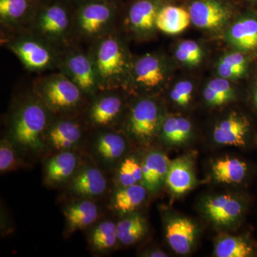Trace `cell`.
Listing matches in <instances>:
<instances>
[{
    "mask_svg": "<svg viewBox=\"0 0 257 257\" xmlns=\"http://www.w3.org/2000/svg\"><path fill=\"white\" fill-rule=\"evenodd\" d=\"M193 89L194 86L190 81H181L171 91V99L179 106H187L192 99Z\"/></svg>",
    "mask_w": 257,
    "mask_h": 257,
    "instance_id": "cell-36",
    "label": "cell"
},
{
    "mask_svg": "<svg viewBox=\"0 0 257 257\" xmlns=\"http://www.w3.org/2000/svg\"><path fill=\"white\" fill-rule=\"evenodd\" d=\"M146 197V189L141 184L123 187L115 194L113 206L120 212H130L141 205Z\"/></svg>",
    "mask_w": 257,
    "mask_h": 257,
    "instance_id": "cell-27",
    "label": "cell"
},
{
    "mask_svg": "<svg viewBox=\"0 0 257 257\" xmlns=\"http://www.w3.org/2000/svg\"><path fill=\"white\" fill-rule=\"evenodd\" d=\"M209 105L221 106L234 98V91L227 79L215 78L208 83L203 92Z\"/></svg>",
    "mask_w": 257,
    "mask_h": 257,
    "instance_id": "cell-32",
    "label": "cell"
},
{
    "mask_svg": "<svg viewBox=\"0 0 257 257\" xmlns=\"http://www.w3.org/2000/svg\"><path fill=\"white\" fill-rule=\"evenodd\" d=\"M147 256L152 257H163L167 256V255H166V253L163 252V251H160V250H157V251H153L149 253V255H147Z\"/></svg>",
    "mask_w": 257,
    "mask_h": 257,
    "instance_id": "cell-38",
    "label": "cell"
},
{
    "mask_svg": "<svg viewBox=\"0 0 257 257\" xmlns=\"http://www.w3.org/2000/svg\"><path fill=\"white\" fill-rule=\"evenodd\" d=\"M117 241L116 224L111 221L99 223L92 229L89 236L91 246L98 251H106L111 249Z\"/></svg>",
    "mask_w": 257,
    "mask_h": 257,
    "instance_id": "cell-30",
    "label": "cell"
},
{
    "mask_svg": "<svg viewBox=\"0 0 257 257\" xmlns=\"http://www.w3.org/2000/svg\"><path fill=\"white\" fill-rule=\"evenodd\" d=\"M123 124L125 131L132 138L141 143H148L162 127L160 105L150 96L140 98L133 103Z\"/></svg>",
    "mask_w": 257,
    "mask_h": 257,
    "instance_id": "cell-9",
    "label": "cell"
},
{
    "mask_svg": "<svg viewBox=\"0 0 257 257\" xmlns=\"http://www.w3.org/2000/svg\"><path fill=\"white\" fill-rule=\"evenodd\" d=\"M248 68L247 59L239 52H230L223 56L217 65L220 77L236 79L242 77Z\"/></svg>",
    "mask_w": 257,
    "mask_h": 257,
    "instance_id": "cell-31",
    "label": "cell"
},
{
    "mask_svg": "<svg viewBox=\"0 0 257 257\" xmlns=\"http://www.w3.org/2000/svg\"><path fill=\"white\" fill-rule=\"evenodd\" d=\"M191 21L199 28L214 30L223 28L230 19L229 10L215 0H197L189 7Z\"/></svg>",
    "mask_w": 257,
    "mask_h": 257,
    "instance_id": "cell-14",
    "label": "cell"
},
{
    "mask_svg": "<svg viewBox=\"0 0 257 257\" xmlns=\"http://www.w3.org/2000/svg\"><path fill=\"white\" fill-rule=\"evenodd\" d=\"M203 54L202 47L193 40L180 42L175 51L176 58L182 63L191 67L200 64Z\"/></svg>",
    "mask_w": 257,
    "mask_h": 257,
    "instance_id": "cell-34",
    "label": "cell"
},
{
    "mask_svg": "<svg viewBox=\"0 0 257 257\" xmlns=\"http://www.w3.org/2000/svg\"><path fill=\"white\" fill-rule=\"evenodd\" d=\"M226 42L240 51L257 50V18L251 15L242 17L226 32Z\"/></svg>",
    "mask_w": 257,
    "mask_h": 257,
    "instance_id": "cell-16",
    "label": "cell"
},
{
    "mask_svg": "<svg viewBox=\"0 0 257 257\" xmlns=\"http://www.w3.org/2000/svg\"><path fill=\"white\" fill-rule=\"evenodd\" d=\"M67 1L69 4L71 5H73V6L76 7L77 5L82 4V3H87V2L92 1V0H65Z\"/></svg>",
    "mask_w": 257,
    "mask_h": 257,
    "instance_id": "cell-39",
    "label": "cell"
},
{
    "mask_svg": "<svg viewBox=\"0 0 257 257\" xmlns=\"http://www.w3.org/2000/svg\"><path fill=\"white\" fill-rule=\"evenodd\" d=\"M162 0H138L128 8L124 25L138 38H147L157 30V15Z\"/></svg>",
    "mask_w": 257,
    "mask_h": 257,
    "instance_id": "cell-13",
    "label": "cell"
},
{
    "mask_svg": "<svg viewBox=\"0 0 257 257\" xmlns=\"http://www.w3.org/2000/svg\"><path fill=\"white\" fill-rule=\"evenodd\" d=\"M206 214L211 221L219 225H229L239 219L243 206L236 198L224 194L211 198L204 207Z\"/></svg>",
    "mask_w": 257,
    "mask_h": 257,
    "instance_id": "cell-15",
    "label": "cell"
},
{
    "mask_svg": "<svg viewBox=\"0 0 257 257\" xmlns=\"http://www.w3.org/2000/svg\"><path fill=\"white\" fill-rule=\"evenodd\" d=\"M70 6L65 0H43L28 30L61 50L74 45Z\"/></svg>",
    "mask_w": 257,
    "mask_h": 257,
    "instance_id": "cell-5",
    "label": "cell"
},
{
    "mask_svg": "<svg viewBox=\"0 0 257 257\" xmlns=\"http://www.w3.org/2000/svg\"><path fill=\"white\" fill-rule=\"evenodd\" d=\"M2 32V44L29 72L42 74L57 70L63 50L28 30Z\"/></svg>",
    "mask_w": 257,
    "mask_h": 257,
    "instance_id": "cell-3",
    "label": "cell"
},
{
    "mask_svg": "<svg viewBox=\"0 0 257 257\" xmlns=\"http://www.w3.org/2000/svg\"><path fill=\"white\" fill-rule=\"evenodd\" d=\"M190 22V15L187 10L173 5H162L157 17V30L176 35L188 28Z\"/></svg>",
    "mask_w": 257,
    "mask_h": 257,
    "instance_id": "cell-23",
    "label": "cell"
},
{
    "mask_svg": "<svg viewBox=\"0 0 257 257\" xmlns=\"http://www.w3.org/2000/svg\"><path fill=\"white\" fill-rule=\"evenodd\" d=\"M84 121L74 116H54L45 134V142L58 151H67L78 145L84 135Z\"/></svg>",
    "mask_w": 257,
    "mask_h": 257,
    "instance_id": "cell-10",
    "label": "cell"
},
{
    "mask_svg": "<svg viewBox=\"0 0 257 257\" xmlns=\"http://www.w3.org/2000/svg\"><path fill=\"white\" fill-rule=\"evenodd\" d=\"M10 140H2L0 143V172L1 174L12 172L20 166L18 155Z\"/></svg>",
    "mask_w": 257,
    "mask_h": 257,
    "instance_id": "cell-35",
    "label": "cell"
},
{
    "mask_svg": "<svg viewBox=\"0 0 257 257\" xmlns=\"http://www.w3.org/2000/svg\"><path fill=\"white\" fill-rule=\"evenodd\" d=\"M218 257H249L254 255V248L247 240L238 236H226L216 243Z\"/></svg>",
    "mask_w": 257,
    "mask_h": 257,
    "instance_id": "cell-29",
    "label": "cell"
},
{
    "mask_svg": "<svg viewBox=\"0 0 257 257\" xmlns=\"http://www.w3.org/2000/svg\"><path fill=\"white\" fill-rule=\"evenodd\" d=\"M88 51L101 91L128 89L133 60L116 30L92 42Z\"/></svg>",
    "mask_w": 257,
    "mask_h": 257,
    "instance_id": "cell-1",
    "label": "cell"
},
{
    "mask_svg": "<svg viewBox=\"0 0 257 257\" xmlns=\"http://www.w3.org/2000/svg\"><path fill=\"white\" fill-rule=\"evenodd\" d=\"M118 181L122 187H128L138 184L134 177L132 157L126 158L120 165L118 172Z\"/></svg>",
    "mask_w": 257,
    "mask_h": 257,
    "instance_id": "cell-37",
    "label": "cell"
},
{
    "mask_svg": "<svg viewBox=\"0 0 257 257\" xmlns=\"http://www.w3.org/2000/svg\"><path fill=\"white\" fill-rule=\"evenodd\" d=\"M78 165V157L69 150L52 157L45 166V180L50 184L63 183L73 176Z\"/></svg>",
    "mask_w": 257,
    "mask_h": 257,
    "instance_id": "cell-21",
    "label": "cell"
},
{
    "mask_svg": "<svg viewBox=\"0 0 257 257\" xmlns=\"http://www.w3.org/2000/svg\"><path fill=\"white\" fill-rule=\"evenodd\" d=\"M69 186L72 192L76 195L94 197L104 194L107 187V182L99 169L88 166L73 176Z\"/></svg>",
    "mask_w": 257,
    "mask_h": 257,
    "instance_id": "cell-18",
    "label": "cell"
},
{
    "mask_svg": "<svg viewBox=\"0 0 257 257\" xmlns=\"http://www.w3.org/2000/svg\"><path fill=\"white\" fill-rule=\"evenodd\" d=\"M196 231L195 225L190 219L177 217L167 223L166 237L176 253L186 254L192 249Z\"/></svg>",
    "mask_w": 257,
    "mask_h": 257,
    "instance_id": "cell-17",
    "label": "cell"
},
{
    "mask_svg": "<svg viewBox=\"0 0 257 257\" xmlns=\"http://www.w3.org/2000/svg\"><path fill=\"white\" fill-rule=\"evenodd\" d=\"M248 128L247 120L232 113L216 125L213 136L216 143L220 145L241 147L246 144Z\"/></svg>",
    "mask_w": 257,
    "mask_h": 257,
    "instance_id": "cell-19",
    "label": "cell"
},
{
    "mask_svg": "<svg viewBox=\"0 0 257 257\" xmlns=\"http://www.w3.org/2000/svg\"><path fill=\"white\" fill-rule=\"evenodd\" d=\"M94 139V152L103 162L113 164L117 162L126 150V140L113 128L97 130Z\"/></svg>",
    "mask_w": 257,
    "mask_h": 257,
    "instance_id": "cell-20",
    "label": "cell"
},
{
    "mask_svg": "<svg viewBox=\"0 0 257 257\" xmlns=\"http://www.w3.org/2000/svg\"><path fill=\"white\" fill-rule=\"evenodd\" d=\"M98 215L97 206L89 199L69 204L64 210L67 227L71 232L90 226L97 219Z\"/></svg>",
    "mask_w": 257,
    "mask_h": 257,
    "instance_id": "cell-22",
    "label": "cell"
},
{
    "mask_svg": "<svg viewBox=\"0 0 257 257\" xmlns=\"http://www.w3.org/2000/svg\"><path fill=\"white\" fill-rule=\"evenodd\" d=\"M54 115L33 92L20 98L9 119L10 138L26 151H37L43 147L45 134Z\"/></svg>",
    "mask_w": 257,
    "mask_h": 257,
    "instance_id": "cell-2",
    "label": "cell"
},
{
    "mask_svg": "<svg viewBox=\"0 0 257 257\" xmlns=\"http://www.w3.org/2000/svg\"><path fill=\"white\" fill-rule=\"evenodd\" d=\"M118 241L123 245L133 244L143 238L147 231L146 221L143 216L133 214L116 224Z\"/></svg>",
    "mask_w": 257,
    "mask_h": 257,
    "instance_id": "cell-28",
    "label": "cell"
},
{
    "mask_svg": "<svg viewBox=\"0 0 257 257\" xmlns=\"http://www.w3.org/2000/svg\"><path fill=\"white\" fill-rule=\"evenodd\" d=\"M213 173L218 182L221 183H240L246 177L247 166L236 158L222 159L213 166Z\"/></svg>",
    "mask_w": 257,
    "mask_h": 257,
    "instance_id": "cell-26",
    "label": "cell"
},
{
    "mask_svg": "<svg viewBox=\"0 0 257 257\" xmlns=\"http://www.w3.org/2000/svg\"><path fill=\"white\" fill-rule=\"evenodd\" d=\"M165 179L169 188L176 194H184L192 189L195 180L190 163L182 158L170 162Z\"/></svg>",
    "mask_w": 257,
    "mask_h": 257,
    "instance_id": "cell-25",
    "label": "cell"
},
{
    "mask_svg": "<svg viewBox=\"0 0 257 257\" xmlns=\"http://www.w3.org/2000/svg\"><path fill=\"white\" fill-rule=\"evenodd\" d=\"M123 89L100 91L89 99L84 109V122L94 130L113 128L119 124L125 109Z\"/></svg>",
    "mask_w": 257,
    "mask_h": 257,
    "instance_id": "cell-8",
    "label": "cell"
},
{
    "mask_svg": "<svg viewBox=\"0 0 257 257\" xmlns=\"http://www.w3.org/2000/svg\"><path fill=\"white\" fill-rule=\"evenodd\" d=\"M165 79L163 61L155 54H146L133 60L128 88L155 90L165 83Z\"/></svg>",
    "mask_w": 257,
    "mask_h": 257,
    "instance_id": "cell-11",
    "label": "cell"
},
{
    "mask_svg": "<svg viewBox=\"0 0 257 257\" xmlns=\"http://www.w3.org/2000/svg\"><path fill=\"white\" fill-rule=\"evenodd\" d=\"M170 162L165 154L160 152H152L147 155L143 165V180L147 188L152 191L160 187L166 178Z\"/></svg>",
    "mask_w": 257,
    "mask_h": 257,
    "instance_id": "cell-24",
    "label": "cell"
},
{
    "mask_svg": "<svg viewBox=\"0 0 257 257\" xmlns=\"http://www.w3.org/2000/svg\"><path fill=\"white\" fill-rule=\"evenodd\" d=\"M119 8L113 0H92L75 7L73 12L74 42L89 45L116 30Z\"/></svg>",
    "mask_w": 257,
    "mask_h": 257,
    "instance_id": "cell-6",
    "label": "cell"
},
{
    "mask_svg": "<svg viewBox=\"0 0 257 257\" xmlns=\"http://www.w3.org/2000/svg\"><path fill=\"white\" fill-rule=\"evenodd\" d=\"M254 101L255 104H256V106L257 108V89H256V91H255L254 92Z\"/></svg>",
    "mask_w": 257,
    "mask_h": 257,
    "instance_id": "cell-40",
    "label": "cell"
},
{
    "mask_svg": "<svg viewBox=\"0 0 257 257\" xmlns=\"http://www.w3.org/2000/svg\"><path fill=\"white\" fill-rule=\"evenodd\" d=\"M43 0H0L2 32L28 30Z\"/></svg>",
    "mask_w": 257,
    "mask_h": 257,
    "instance_id": "cell-12",
    "label": "cell"
},
{
    "mask_svg": "<svg viewBox=\"0 0 257 257\" xmlns=\"http://www.w3.org/2000/svg\"><path fill=\"white\" fill-rule=\"evenodd\" d=\"M32 92L54 116H75L89 101L74 83L59 71L35 79Z\"/></svg>",
    "mask_w": 257,
    "mask_h": 257,
    "instance_id": "cell-4",
    "label": "cell"
},
{
    "mask_svg": "<svg viewBox=\"0 0 257 257\" xmlns=\"http://www.w3.org/2000/svg\"><path fill=\"white\" fill-rule=\"evenodd\" d=\"M249 1L253 2V3H257V0H249Z\"/></svg>",
    "mask_w": 257,
    "mask_h": 257,
    "instance_id": "cell-41",
    "label": "cell"
},
{
    "mask_svg": "<svg viewBox=\"0 0 257 257\" xmlns=\"http://www.w3.org/2000/svg\"><path fill=\"white\" fill-rule=\"evenodd\" d=\"M162 135L165 140L172 144H180L189 138L192 132V124L184 117L170 116L162 123Z\"/></svg>",
    "mask_w": 257,
    "mask_h": 257,
    "instance_id": "cell-33",
    "label": "cell"
},
{
    "mask_svg": "<svg viewBox=\"0 0 257 257\" xmlns=\"http://www.w3.org/2000/svg\"><path fill=\"white\" fill-rule=\"evenodd\" d=\"M57 70L74 83L89 99L101 91L89 51L76 44L62 51Z\"/></svg>",
    "mask_w": 257,
    "mask_h": 257,
    "instance_id": "cell-7",
    "label": "cell"
}]
</instances>
